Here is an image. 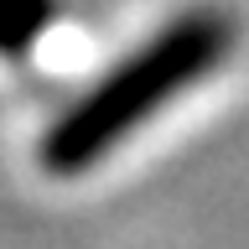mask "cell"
Returning <instances> with one entry per match:
<instances>
[{
    "label": "cell",
    "instance_id": "1",
    "mask_svg": "<svg viewBox=\"0 0 249 249\" xmlns=\"http://www.w3.org/2000/svg\"><path fill=\"white\" fill-rule=\"evenodd\" d=\"M233 42H239V26L218 5H197V11L171 16L161 31H151L124 62H114L89 93H78L47 124V135L36 140L42 171L47 177H83V171H93L156 109L177 104L192 83L218 73L229 62Z\"/></svg>",
    "mask_w": 249,
    "mask_h": 249
},
{
    "label": "cell",
    "instance_id": "2",
    "mask_svg": "<svg viewBox=\"0 0 249 249\" xmlns=\"http://www.w3.org/2000/svg\"><path fill=\"white\" fill-rule=\"evenodd\" d=\"M62 16V0H0V57L16 62L42 42L52 21Z\"/></svg>",
    "mask_w": 249,
    "mask_h": 249
}]
</instances>
